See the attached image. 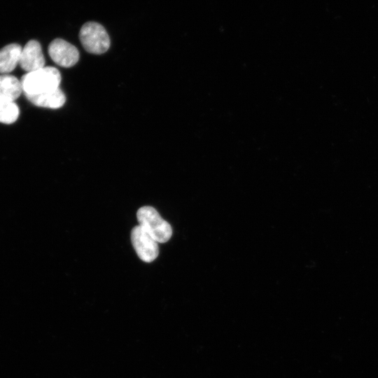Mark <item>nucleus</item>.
<instances>
[{
  "mask_svg": "<svg viewBox=\"0 0 378 378\" xmlns=\"http://www.w3.org/2000/svg\"><path fill=\"white\" fill-rule=\"evenodd\" d=\"M24 95L39 94L59 88L61 75L53 66H44L38 70L28 72L21 80Z\"/></svg>",
  "mask_w": 378,
  "mask_h": 378,
  "instance_id": "obj_1",
  "label": "nucleus"
},
{
  "mask_svg": "<svg viewBox=\"0 0 378 378\" xmlns=\"http://www.w3.org/2000/svg\"><path fill=\"white\" fill-rule=\"evenodd\" d=\"M136 218L139 225L158 243L167 242L171 238L172 234L171 225L153 207L149 206L141 207L137 211Z\"/></svg>",
  "mask_w": 378,
  "mask_h": 378,
  "instance_id": "obj_2",
  "label": "nucleus"
},
{
  "mask_svg": "<svg viewBox=\"0 0 378 378\" xmlns=\"http://www.w3.org/2000/svg\"><path fill=\"white\" fill-rule=\"evenodd\" d=\"M79 38L85 50L92 54L104 53L111 44L105 28L96 22L85 23L80 30Z\"/></svg>",
  "mask_w": 378,
  "mask_h": 378,
  "instance_id": "obj_3",
  "label": "nucleus"
},
{
  "mask_svg": "<svg viewBox=\"0 0 378 378\" xmlns=\"http://www.w3.org/2000/svg\"><path fill=\"white\" fill-rule=\"evenodd\" d=\"M131 241L136 253L141 260L150 262L158 257V242L140 225H136L132 230Z\"/></svg>",
  "mask_w": 378,
  "mask_h": 378,
  "instance_id": "obj_4",
  "label": "nucleus"
},
{
  "mask_svg": "<svg viewBox=\"0 0 378 378\" xmlns=\"http://www.w3.org/2000/svg\"><path fill=\"white\" fill-rule=\"evenodd\" d=\"M48 53L55 64L65 68L73 66L79 59L78 49L62 38H55L50 43Z\"/></svg>",
  "mask_w": 378,
  "mask_h": 378,
  "instance_id": "obj_5",
  "label": "nucleus"
},
{
  "mask_svg": "<svg viewBox=\"0 0 378 378\" xmlns=\"http://www.w3.org/2000/svg\"><path fill=\"white\" fill-rule=\"evenodd\" d=\"M19 64L27 73L44 67L45 57L39 42L30 40L25 44L22 49Z\"/></svg>",
  "mask_w": 378,
  "mask_h": 378,
  "instance_id": "obj_6",
  "label": "nucleus"
},
{
  "mask_svg": "<svg viewBox=\"0 0 378 378\" xmlns=\"http://www.w3.org/2000/svg\"><path fill=\"white\" fill-rule=\"evenodd\" d=\"M25 97L31 103L36 106L50 108H59L66 102L65 94L59 88L43 94L34 95L26 94Z\"/></svg>",
  "mask_w": 378,
  "mask_h": 378,
  "instance_id": "obj_7",
  "label": "nucleus"
},
{
  "mask_svg": "<svg viewBox=\"0 0 378 378\" xmlns=\"http://www.w3.org/2000/svg\"><path fill=\"white\" fill-rule=\"evenodd\" d=\"M22 48L18 43H10L0 50V74H8L19 64Z\"/></svg>",
  "mask_w": 378,
  "mask_h": 378,
  "instance_id": "obj_8",
  "label": "nucleus"
},
{
  "mask_svg": "<svg viewBox=\"0 0 378 378\" xmlns=\"http://www.w3.org/2000/svg\"><path fill=\"white\" fill-rule=\"evenodd\" d=\"M22 92V84L15 76L0 75V99L14 102Z\"/></svg>",
  "mask_w": 378,
  "mask_h": 378,
  "instance_id": "obj_9",
  "label": "nucleus"
},
{
  "mask_svg": "<svg viewBox=\"0 0 378 378\" xmlns=\"http://www.w3.org/2000/svg\"><path fill=\"white\" fill-rule=\"evenodd\" d=\"M20 110L14 102L0 99V122L12 124L18 118Z\"/></svg>",
  "mask_w": 378,
  "mask_h": 378,
  "instance_id": "obj_10",
  "label": "nucleus"
}]
</instances>
